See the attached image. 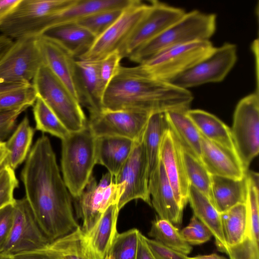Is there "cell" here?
Here are the masks:
<instances>
[{
  "instance_id": "6da1fadb",
  "label": "cell",
  "mask_w": 259,
  "mask_h": 259,
  "mask_svg": "<svg viewBox=\"0 0 259 259\" xmlns=\"http://www.w3.org/2000/svg\"><path fill=\"white\" fill-rule=\"evenodd\" d=\"M21 179L25 198L40 227L51 242L79 226L47 136L42 135L31 148L21 172Z\"/></svg>"
},
{
  "instance_id": "7a4b0ae2",
  "label": "cell",
  "mask_w": 259,
  "mask_h": 259,
  "mask_svg": "<svg viewBox=\"0 0 259 259\" xmlns=\"http://www.w3.org/2000/svg\"><path fill=\"white\" fill-rule=\"evenodd\" d=\"M193 100V96L188 90L152 77L139 65L121 66L104 92L102 109L150 114L188 111Z\"/></svg>"
},
{
  "instance_id": "3957f363",
  "label": "cell",
  "mask_w": 259,
  "mask_h": 259,
  "mask_svg": "<svg viewBox=\"0 0 259 259\" xmlns=\"http://www.w3.org/2000/svg\"><path fill=\"white\" fill-rule=\"evenodd\" d=\"M217 16L198 10L185 12L178 21L158 36L145 44L128 57L141 64L169 48L198 41L208 40L215 31Z\"/></svg>"
},
{
  "instance_id": "277c9868",
  "label": "cell",
  "mask_w": 259,
  "mask_h": 259,
  "mask_svg": "<svg viewBox=\"0 0 259 259\" xmlns=\"http://www.w3.org/2000/svg\"><path fill=\"white\" fill-rule=\"evenodd\" d=\"M97 138L88 123L81 130L70 133L62 140L61 169L70 194L78 198L82 193L97 164Z\"/></svg>"
},
{
  "instance_id": "5b68a950",
  "label": "cell",
  "mask_w": 259,
  "mask_h": 259,
  "mask_svg": "<svg viewBox=\"0 0 259 259\" xmlns=\"http://www.w3.org/2000/svg\"><path fill=\"white\" fill-rule=\"evenodd\" d=\"M76 0H20L0 25L1 34L12 39L38 37L54 14Z\"/></svg>"
},
{
  "instance_id": "8992f818",
  "label": "cell",
  "mask_w": 259,
  "mask_h": 259,
  "mask_svg": "<svg viewBox=\"0 0 259 259\" xmlns=\"http://www.w3.org/2000/svg\"><path fill=\"white\" fill-rule=\"evenodd\" d=\"M32 83L40 98L70 133L79 131L88 120L79 102L44 64Z\"/></svg>"
},
{
  "instance_id": "52a82bcc",
  "label": "cell",
  "mask_w": 259,
  "mask_h": 259,
  "mask_svg": "<svg viewBox=\"0 0 259 259\" xmlns=\"http://www.w3.org/2000/svg\"><path fill=\"white\" fill-rule=\"evenodd\" d=\"M214 48L210 40L190 42L162 51L139 66L148 75L169 82L209 55Z\"/></svg>"
},
{
  "instance_id": "ba28073f",
  "label": "cell",
  "mask_w": 259,
  "mask_h": 259,
  "mask_svg": "<svg viewBox=\"0 0 259 259\" xmlns=\"http://www.w3.org/2000/svg\"><path fill=\"white\" fill-rule=\"evenodd\" d=\"M230 129L238 156L248 170L259 152L258 92L255 91L238 102Z\"/></svg>"
},
{
  "instance_id": "9c48e42d",
  "label": "cell",
  "mask_w": 259,
  "mask_h": 259,
  "mask_svg": "<svg viewBox=\"0 0 259 259\" xmlns=\"http://www.w3.org/2000/svg\"><path fill=\"white\" fill-rule=\"evenodd\" d=\"M150 4L133 0L118 18L98 36L90 49L77 60L99 61L118 51L124 44L141 20L147 13Z\"/></svg>"
},
{
  "instance_id": "30bf717a",
  "label": "cell",
  "mask_w": 259,
  "mask_h": 259,
  "mask_svg": "<svg viewBox=\"0 0 259 259\" xmlns=\"http://www.w3.org/2000/svg\"><path fill=\"white\" fill-rule=\"evenodd\" d=\"M237 49L235 44L230 42L214 47L209 55L169 82L188 90L205 83L222 81L237 61Z\"/></svg>"
},
{
  "instance_id": "8fae6325",
  "label": "cell",
  "mask_w": 259,
  "mask_h": 259,
  "mask_svg": "<svg viewBox=\"0 0 259 259\" xmlns=\"http://www.w3.org/2000/svg\"><path fill=\"white\" fill-rule=\"evenodd\" d=\"M51 242L38 224L26 199H15L11 232L0 253L14 256L47 248Z\"/></svg>"
},
{
  "instance_id": "7c38bea8",
  "label": "cell",
  "mask_w": 259,
  "mask_h": 259,
  "mask_svg": "<svg viewBox=\"0 0 259 259\" xmlns=\"http://www.w3.org/2000/svg\"><path fill=\"white\" fill-rule=\"evenodd\" d=\"M37 38L14 40L0 60V82H32L43 64Z\"/></svg>"
},
{
  "instance_id": "4fadbf2b",
  "label": "cell",
  "mask_w": 259,
  "mask_h": 259,
  "mask_svg": "<svg viewBox=\"0 0 259 259\" xmlns=\"http://www.w3.org/2000/svg\"><path fill=\"white\" fill-rule=\"evenodd\" d=\"M152 114L131 110L102 109L90 114L88 124L96 137H119L140 140Z\"/></svg>"
},
{
  "instance_id": "5bb4252c",
  "label": "cell",
  "mask_w": 259,
  "mask_h": 259,
  "mask_svg": "<svg viewBox=\"0 0 259 259\" xmlns=\"http://www.w3.org/2000/svg\"><path fill=\"white\" fill-rule=\"evenodd\" d=\"M147 13L119 50L122 58L128 57L138 49L154 39L185 13L184 9L157 1L150 2Z\"/></svg>"
},
{
  "instance_id": "9a60e30c",
  "label": "cell",
  "mask_w": 259,
  "mask_h": 259,
  "mask_svg": "<svg viewBox=\"0 0 259 259\" xmlns=\"http://www.w3.org/2000/svg\"><path fill=\"white\" fill-rule=\"evenodd\" d=\"M149 179L148 160L141 139L135 142L128 157L114 179V183L124 185V192L117 203L119 210L135 199H141L151 206Z\"/></svg>"
},
{
  "instance_id": "2e32d148",
  "label": "cell",
  "mask_w": 259,
  "mask_h": 259,
  "mask_svg": "<svg viewBox=\"0 0 259 259\" xmlns=\"http://www.w3.org/2000/svg\"><path fill=\"white\" fill-rule=\"evenodd\" d=\"M161 161L179 204L183 209L188 203L190 188L184 162L182 147L173 133L164 132L160 149Z\"/></svg>"
},
{
  "instance_id": "e0dca14e",
  "label": "cell",
  "mask_w": 259,
  "mask_h": 259,
  "mask_svg": "<svg viewBox=\"0 0 259 259\" xmlns=\"http://www.w3.org/2000/svg\"><path fill=\"white\" fill-rule=\"evenodd\" d=\"M37 41L43 64L51 70L79 103L76 59L65 48L53 40L40 36L37 38Z\"/></svg>"
},
{
  "instance_id": "ac0fdd59",
  "label": "cell",
  "mask_w": 259,
  "mask_h": 259,
  "mask_svg": "<svg viewBox=\"0 0 259 259\" xmlns=\"http://www.w3.org/2000/svg\"><path fill=\"white\" fill-rule=\"evenodd\" d=\"M148 189L151 206L159 218L176 227L180 226L183 220L184 209L176 200L160 160L156 168L149 176Z\"/></svg>"
},
{
  "instance_id": "d6986e66",
  "label": "cell",
  "mask_w": 259,
  "mask_h": 259,
  "mask_svg": "<svg viewBox=\"0 0 259 259\" xmlns=\"http://www.w3.org/2000/svg\"><path fill=\"white\" fill-rule=\"evenodd\" d=\"M201 161L211 175L241 180L246 170L238 155L201 134Z\"/></svg>"
},
{
  "instance_id": "ffe728a7",
  "label": "cell",
  "mask_w": 259,
  "mask_h": 259,
  "mask_svg": "<svg viewBox=\"0 0 259 259\" xmlns=\"http://www.w3.org/2000/svg\"><path fill=\"white\" fill-rule=\"evenodd\" d=\"M76 63L79 103L88 109L90 114L99 112L102 110L104 92L99 77V61L76 59Z\"/></svg>"
},
{
  "instance_id": "44dd1931",
  "label": "cell",
  "mask_w": 259,
  "mask_h": 259,
  "mask_svg": "<svg viewBox=\"0 0 259 259\" xmlns=\"http://www.w3.org/2000/svg\"><path fill=\"white\" fill-rule=\"evenodd\" d=\"M113 176L109 172L103 175L99 183L92 177L78 198L79 213L82 221L81 229L84 234H88L98 222L104 210L102 203L104 193L107 187L113 181Z\"/></svg>"
},
{
  "instance_id": "7402d4cb",
  "label": "cell",
  "mask_w": 259,
  "mask_h": 259,
  "mask_svg": "<svg viewBox=\"0 0 259 259\" xmlns=\"http://www.w3.org/2000/svg\"><path fill=\"white\" fill-rule=\"evenodd\" d=\"M40 36L58 43L76 59L90 49L96 38L87 29L76 23L52 27Z\"/></svg>"
},
{
  "instance_id": "603a6c76",
  "label": "cell",
  "mask_w": 259,
  "mask_h": 259,
  "mask_svg": "<svg viewBox=\"0 0 259 259\" xmlns=\"http://www.w3.org/2000/svg\"><path fill=\"white\" fill-rule=\"evenodd\" d=\"M117 204L109 206L93 229L85 234L87 244L96 259H105L117 233Z\"/></svg>"
},
{
  "instance_id": "cb8c5ba5",
  "label": "cell",
  "mask_w": 259,
  "mask_h": 259,
  "mask_svg": "<svg viewBox=\"0 0 259 259\" xmlns=\"http://www.w3.org/2000/svg\"><path fill=\"white\" fill-rule=\"evenodd\" d=\"M135 142L119 137H98L97 164L105 166L108 172L116 177L128 157Z\"/></svg>"
},
{
  "instance_id": "d4e9b609",
  "label": "cell",
  "mask_w": 259,
  "mask_h": 259,
  "mask_svg": "<svg viewBox=\"0 0 259 259\" xmlns=\"http://www.w3.org/2000/svg\"><path fill=\"white\" fill-rule=\"evenodd\" d=\"M188 202L194 215L210 231L218 250L226 253L228 247L223 234L221 213L204 195L191 185Z\"/></svg>"
},
{
  "instance_id": "484cf974",
  "label": "cell",
  "mask_w": 259,
  "mask_h": 259,
  "mask_svg": "<svg viewBox=\"0 0 259 259\" xmlns=\"http://www.w3.org/2000/svg\"><path fill=\"white\" fill-rule=\"evenodd\" d=\"M186 113L202 136L237 154L231 129L219 118L201 109H189Z\"/></svg>"
},
{
  "instance_id": "4316f807",
  "label": "cell",
  "mask_w": 259,
  "mask_h": 259,
  "mask_svg": "<svg viewBox=\"0 0 259 259\" xmlns=\"http://www.w3.org/2000/svg\"><path fill=\"white\" fill-rule=\"evenodd\" d=\"M212 203L221 213L236 205L244 203L245 177L241 180L211 175Z\"/></svg>"
},
{
  "instance_id": "83f0119b",
  "label": "cell",
  "mask_w": 259,
  "mask_h": 259,
  "mask_svg": "<svg viewBox=\"0 0 259 259\" xmlns=\"http://www.w3.org/2000/svg\"><path fill=\"white\" fill-rule=\"evenodd\" d=\"M187 111L172 110L165 113L168 128L183 148L201 160V135L187 115Z\"/></svg>"
},
{
  "instance_id": "f1b7e54d",
  "label": "cell",
  "mask_w": 259,
  "mask_h": 259,
  "mask_svg": "<svg viewBox=\"0 0 259 259\" xmlns=\"http://www.w3.org/2000/svg\"><path fill=\"white\" fill-rule=\"evenodd\" d=\"M168 128L165 113H155L149 118L142 136L148 163L149 176L160 161V149L165 131Z\"/></svg>"
},
{
  "instance_id": "f546056e",
  "label": "cell",
  "mask_w": 259,
  "mask_h": 259,
  "mask_svg": "<svg viewBox=\"0 0 259 259\" xmlns=\"http://www.w3.org/2000/svg\"><path fill=\"white\" fill-rule=\"evenodd\" d=\"M37 98L32 82H0V112L26 110Z\"/></svg>"
},
{
  "instance_id": "4dcf8cb0",
  "label": "cell",
  "mask_w": 259,
  "mask_h": 259,
  "mask_svg": "<svg viewBox=\"0 0 259 259\" xmlns=\"http://www.w3.org/2000/svg\"><path fill=\"white\" fill-rule=\"evenodd\" d=\"M35 129L25 116L9 137L6 146L9 152L8 165L15 170L27 157Z\"/></svg>"
},
{
  "instance_id": "1f68e13d",
  "label": "cell",
  "mask_w": 259,
  "mask_h": 259,
  "mask_svg": "<svg viewBox=\"0 0 259 259\" xmlns=\"http://www.w3.org/2000/svg\"><path fill=\"white\" fill-rule=\"evenodd\" d=\"M48 247L56 251L62 259H96L79 226L69 234L51 242Z\"/></svg>"
},
{
  "instance_id": "d6a6232c",
  "label": "cell",
  "mask_w": 259,
  "mask_h": 259,
  "mask_svg": "<svg viewBox=\"0 0 259 259\" xmlns=\"http://www.w3.org/2000/svg\"><path fill=\"white\" fill-rule=\"evenodd\" d=\"M222 230L228 247L241 243L247 232V218L245 203H239L221 213Z\"/></svg>"
},
{
  "instance_id": "836d02e7",
  "label": "cell",
  "mask_w": 259,
  "mask_h": 259,
  "mask_svg": "<svg viewBox=\"0 0 259 259\" xmlns=\"http://www.w3.org/2000/svg\"><path fill=\"white\" fill-rule=\"evenodd\" d=\"M148 235L163 245L187 255L192 250L191 245L182 238L179 228L159 217L152 222Z\"/></svg>"
},
{
  "instance_id": "e575fe53",
  "label": "cell",
  "mask_w": 259,
  "mask_h": 259,
  "mask_svg": "<svg viewBox=\"0 0 259 259\" xmlns=\"http://www.w3.org/2000/svg\"><path fill=\"white\" fill-rule=\"evenodd\" d=\"M182 149L191 185L204 195L212 203L211 175L201 160L183 147Z\"/></svg>"
},
{
  "instance_id": "d590c367",
  "label": "cell",
  "mask_w": 259,
  "mask_h": 259,
  "mask_svg": "<svg viewBox=\"0 0 259 259\" xmlns=\"http://www.w3.org/2000/svg\"><path fill=\"white\" fill-rule=\"evenodd\" d=\"M33 113L35 122V130L49 133L61 140L69 135L70 132L39 97L33 105Z\"/></svg>"
},
{
  "instance_id": "8d00e7d4",
  "label": "cell",
  "mask_w": 259,
  "mask_h": 259,
  "mask_svg": "<svg viewBox=\"0 0 259 259\" xmlns=\"http://www.w3.org/2000/svg\"><path fill=\"white\" fill-rule=\"evenodd\" d=\"M140 231L133 228L117 233L107 255L110 259H136Z\"/></svg>"
},
{
  "instance_id": "74e56055",
  "label": "cell",
  "mask_w": 259,
  "mask_h": 259,
  "mask_svg": "<svg viewBox=\"0 0 259 259\" xmlns=\"http://www.w3.org/2000/svg\"><path fill=\"white\" fill-rule=\"evenodd\" d=\"M124 9L101 11L83 18L76 23L87 29L97 38L118 18Z\"/></svg>"
},
{
  "instance_id": "f35d334b",
  "label": "cell",
  "mask_w": 259,
  "mask_h": 259,
  "mask_svg": "<svg viewBox=\"0 0 259 259\" xmlns=\"http://www.w3.org/2000/svg\"><path fill=\"white\" fill-rule=\"evenodd\" d=\"M18 185L15 170L8 164L0 169V209L14 203V192Z\"/></svg>"
},
{
  "instance_id": "ab89813d",
  "label": "cell",
  "mask_w": 259,
  "mask_h": 259,
  "mask_svg": "<svg viewBox=\"0 0 259 259\" xmlns=\"http://www.w3.org/2000/svg\"><path fill=\"white\" fill-rule=\"evenodd\" d=\"M122 59L119 52L116 51L99 61V77L104 92L111 80L118 73Z\"/></svg>"
},
{
  "instance_id": "60d3db41",
  "label": "cell",
  "mask_w": 259,
  "mask_h": 259,
  "mask_svg": "<svg viewBox=\"0 0 259 259\" xmlns=\"http://www.w3.org/2000/svg\"><path fill=\"white\" fill-rule=\"evenodd\" d=\"M183 239L190 245H199L212 236L209 230L194 215L189 225L180 231Z\"/></svg>"
},
{
  "instance_id": "b9f144b4",
  "label": "cell",
  "mask_w": 259,
  "mask_h": 259,
  "mask_svg": "<svg viewBox=\"0 0 259 259\" xmlns=\"http://www.w3.org/2000/svg\"><path fill=\"white\" fill-rule=\"evenodd\" d=\"M25 109H18L0 112V142H4L12 134L16 127L19 116Z\"/></svg>"
},
{
  "instance_id": "7bdbcfd3",
  "label": "cell",
  "mask_w": 259,
  "mask_h": 259,
  "mask_svg": "<svg viewBox=\"0 0 259 259\" xmlns=\"http://www.w3.org/2000/svg\"><path fill=\"white\" fill-rule=\"evenodd\" d=\"M13 204L0 209V253L4 248L12 227Z\"/></svg>"
},
{
  "instance_id": "ee69618b",
  "label": "cell",
  "mask_w": 259,
  "mask_h": 259,
  "mask_svg": "<svg viewBox=\"0 0 259 259\" xmlns=\"http://www.w3.org/2000/svg\"><path fill=\"white\" fill-rule=\"evenodd\" d=\"M146 242L156 259H188V256L146 237Z\"/></svg>"
},
{
  "instance_id": "f6af8a7d",
  "label": "cell",
  "mask_w": 259,
  "mask_h": 259,
  "mask_svg": "<svg viewBox=\"0 0 259 259\" xmlns=\"http://www.w3.org/2000/svg\"><path fill=\"white\" fill-rule=\"evenodd\" d=\"M13 256L14 259H62L56 251L49 247L21 253Z\"/></svg>"
},
{
  "instance_id": "bcb514c9",
  "label": "cell",
  "mask_w": 259,
  "mask_h": 259,
  "mask_svg": "<svg viewBox=\"0 0 259 259\" xmlns=\"http://www.w3.org/2000/svg\"><path fill=\"white\" fill-rule=\"evenodd\" d=\"M136 259H156L146 242V237L140 231L138 235Z\"/></svg>"
},
{
  "instance_id": "7dc6e473",
  "label": "cell",
  "mask_w": 259,
  "mask_h": 259,
  "mask_svg": "<svg viewBox=\"0 0 259 259\" xmlns=\"http://www.w3.org/2000/svg\"><path fill=\"white\" fill-rule=\"evenodd\" d=\"M20 0H0V25Z\"/></svg>"
},
{
  "instance_id": "c3c4849f",
  "label": "cell",
  "mask_w": 259,
  "mask_h": 259,
  "mask_svg": "<svg viewBox=\"0 0 259 259\" xmlns=\"http://www.w3.org/2000/svg\"><path fill=\"white\" fill-rule=\"evenodd\" d=\"M13 39L0 34V60L13 45Z\"/></svg>"
},
{
  "instance_id": "681fc988",
  "label": "cell",
  "mask_w": 259,
  "mask_h": 259,
  "mask_svg": "<svg viewBox=\"0 0 259 259\" xmlns=\"http://www.w3.org/2000/svg\"><path fill=\"white\" fill-rule=\"evenodd\" d=\"M9 152L5 142H0V169L8 164Z\"/></svg>"
},
{
  "instance_id": "f907efd6",
  "label": "cell",
  "mask_w": 259,
  "mask_h": 259,
  "mask_svg": "<svg viewBox=\"0 0 259 259\" xmlns=\"http://www.w3.org/2000/svg\"><path fill=\"white\" fill-rule=\"evenodd\" d=\"M188 259H227L225 257L217 253L205 255H198L193 257H189Z\"/></svg>"
},
{
  "instance_id": "816d5d0a",
  "label": "cell",
  "mask_w": 259,
  "mask_h": 259,
  "mask_svg": "<svg viewBox=\"0 0 259 259\" xmlns=\"http://www.w3.org/2000/svg\"><path fill=\"white\" fill-rule=\"evenodd\" d=\"M0 259H14L13 256L0 253Z\"/></svg>"
},
{
  "instance_id": "f5cc1de1",
  "label": "cell",
  "mask_w": 259,
  "mask_h": 259,
  "mask_svg": "<svg viewBox=\"0 0 259 259\" xmlns=\"http://www.w3.org/2000/svg\"><path fill=\"white\" fill-rule=\"evenodd\" d=\"M105 259H110V258H109V257L108 255H107L106 256V257L105 258Z\"/></svg>"
}]
</instances>
